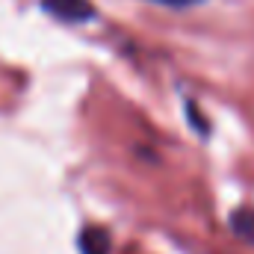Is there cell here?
<instances>
[{"mask_svg": "<svg viewBox=\"0 0 254 254\" xmlns=\"http://www.w3.org/2000/svg\"><path fill=\"white\" fill-rule=\"evenodd\" d=\"M42 9L54 18H60L65 24H80L95 18V6L92 0H42Z\"/></svg>", "mask_w": 254, "mask_h": 254, "instance_id": "6da1fadb", "label": "cell"}, {"mask_svg": "<svg viewBox=\"0 0 254 254\" xmlns=\"http://www.w3.org/2000/svg\"><path fill=\"white\" fill-rule=\"evenodd\" d=\"M77 249L80 254H110V231L98 225H86L77 234Z\"/></svg>", "mask_w": 254, "mask_h": 254, "instance_id": "7a4b0ae2", "label": "cell"}, {"mask_svg": "<svg viewBox=\"0 0 254 254\" xmlns=\"http://www.w3.org/2000/svg\"><path fill=\"white\" fill-rule=\"evenodd\" d=\"M231 231L240 237V240H246V243H252L254 246V204H243V207H237L234 213H231Z\"/></svg>", "mask_w": 254, "mask_h": 254, "instance_id": "3957f363", "label": "cell"}, {"mask_svg": "<svg viewBox=\"0 0 254 254\" xmlns=\"http://www.w3.org/2000/svg\"><path fill=\"white\" fill-rule=\"evenodd\" d=\"M154 3L169 6V9H187V6H195V3H201V0H154Z\"/></svg>", "mask_w": 254, "mask_h": 254, "instance_id": "277c9868", "label": "cell"}]
</instances>
